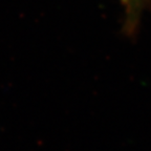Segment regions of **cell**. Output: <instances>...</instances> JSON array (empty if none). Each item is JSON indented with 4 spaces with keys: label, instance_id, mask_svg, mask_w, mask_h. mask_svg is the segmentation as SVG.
I'll use <instances>...</instances> for the list:
<instances>
[{
    "label": "cell",
    "instance_id": "cell-1",
    "mask_svg": "<svg viewBox=\"0 0 151 151\" xmlns=\"http://www.w3.org/2000/svg\"><path fill=\"white\" fill-rule=\"evenodd\" d=\"M124 11V32L127 36L137 33L144 13L151 6V0H122Z\"/></svg>",
    "mask_w": 151,
    "mask_h": 151
}]
</instances>
